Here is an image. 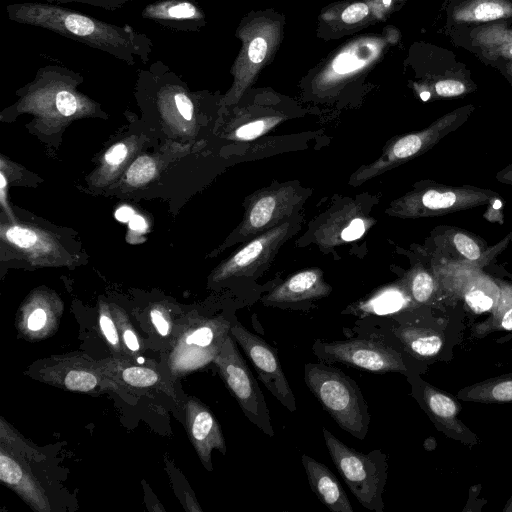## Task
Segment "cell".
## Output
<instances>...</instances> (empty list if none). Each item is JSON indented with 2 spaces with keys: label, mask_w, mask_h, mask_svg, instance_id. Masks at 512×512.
<instances>
[{
  "label": "cell",
  "mask_w": 512,
  "mask_h": 512,
  "mask_svg": "<svg viewBox=\"0 0 512 512\" xmlns=\"http://www.w3.org/2000/svg\"><path fill=\"white\" fill-rule=\"evenodd\" d=\"M381 33L357 35L338 46L304 78L310 93L324 97L363 80L382 60L394 37Z\"/></svg>",
  "instance_id": "cell-1"
},
{
  "label": "cell",
  "mask_w": 512,
  "mask_h": 512,
  "mask_svg": "<svg viewBox=\"0 0 512 512\" xmlns=\"http://www.w3.org/2000/svg\"><path fill=\"white\" fill-rule=\"evenodd\" d=\"M285 25V15L274 8L254 9L242 18L236 31L241 49L233 66L232 102H239L273 61L284 39Z\"/></svg>",
  "instance_id": "cell-2"
},
{
  "label": "cell",
  "mask_w": 512,
  "mask_h": 512,
  "mask_svg": "<svg viewBox=\"0 0 512 512\" xmlns=\"http://www.w3.org/2000/svg\"><path fill=\"white\" fill-rule=\"evenodd\" d=\"M304 381L341 429L359 440L365 439L371 415L358 384L352 378L327 363H307Z\"/></svg>",
  "instance_id": "cell-3"
},
{
  "label": "cell",
  "mask_w": 512,
  "mask_h": 512,
  "mask_svg": "<svg viewBox=\"0 0 512 512\" xmlns=\"http://www.w3.org/2000/svg\"><path fill=\"white\" fill-rule=\"evenodd\" d=\"M500 195L490 188L422 180L393 201L386 213L403 219L443 216L488 205Z\"/></svg>",
  "instance_id": "cell-4"
},
{
  "label": "cell",
  "mask_w": 512,
  "mask_h": 512,
  "mask_svg": "<svg viewBox=\"0 0 512 512\" xmlns=\"http://www.w3.org/2000/svg\"><path fill=\"white\" fill-rule=\"evenodd\" d=\"M330 457L353 496L364 508L383 512L382 498L388 475L387 456L375 449L367 454L345 445L327 428H322Z\"/></svg>",
  "instance_id": "cell-5"
},
{
  "label": "cell",
  "mask_w": 512,
  "mask_h": 512,
  "mask_svg": "<svg viewBox=\"0 0 512 512\" xmlns=\"http://www.w3.org/2000/svg\"><path fill=\"white\" fill-rule=\"evenodd\" d=\"M472 110L471 106L454 110L441 116L422 130L391 139L374 162L363 165L353 174L351 184L359 185L423 155L462 126Z\"/></svg>",
  "instance_id": "cell-6"
},
{
  "label": "cell",
  "mask_w": 512,
  "mask_h": 512,
  "mask_svg": "<svg viewBox=\"0 0 512 512\" xmlns=\"http://www.w3.org/2000/svg\"><path fill=\"white\" fill-rule=\"evenodd\" d=\"M214 362L245 416L273 437L275 433L263 392L231 336L225 338Z\"/></svg>",
  "instance_id": "cell-7"
},
{
  "label": "cell",
  "mask_w": 512,
  "mask_h": 512,
  "mask_svg": "<svg viewBox=\"0 0 512 512\" xmlns=\"http://www.w3.org/2000/svg\"><path fill=\"white\" fill-rule=\"evenodd\" d=\"M314 355L324 363H341L373 373L402 372L401 356L378 338H352L326 342L316 340Z\"/></svg>",
  "instance_id": "cell-8"
},
{
  "label": "cell",
  "mask_w": 512,
  "mask_h": 512,
  "mask_svg": "<svg viewBox=\"0 0 512 512\" xmlns=\"http://www.w3.org/2000/svg\"><path fill=\"white\" fill-rule=\"evenodd\" d=\"M305 197L300 188L292 183L277 184L258 191L248 203L238 236L251 240L282 224L301 207Z\"/></svg>",
  "instance_id": "cell-9"
},
{
  "label": "cell",
  "mask_w": 512,
  "mask_h": 512,
  "mask_svg": "<svg viewBox=\"0 0 512 512\" xmlns=\"http://www.w3.org/2000/svg\"><path fill=\"white\" fill-rule=\"evenodd\" d=\"M230 333L251 361L261 382L290 412L296 411V399L282 370L277 351L261 337L235 322Z\"/></svg>",
  "instance_id": "cell-10"
},
{
  "label": "cell",
  "mask_w": 512,
  "mask_h": 512,
  "mask_svg": "<svg viewBox=\"0 0 512 512\" xmlns=\"http://www.w3.org/2000/svg\"><path fill=\"white\" fill-rule=\"evenodd\" d=\"M345 0L323 8L317 20V37L328 41L358 32L384 20L392 0Z\"/></svg>",
  "instance_id": "cell-11"
},
{
  "label": "cell",
  "mask_w": 512,
  "mask_h": 512,
  "mask_svg": "<svg viewBox=\"0 0 512 512\" xmlns=\"http://www.w3.org/2000/svg\"><path fill=\"white\" fill-rule=\"evenodd\" d=\"M290 221L271 228L251 239L222 268L221 276H252L265 267L292 233Z\"/></svg>",
  "instance_id": "cell-12"
},
{
  "label": "cell",
  "mask_w": 512,
  "mask_h": 512,
  "mask_svg": "<svg viewBox=\"0 0 512 512\" xmlns=\"http://www.w3.org/2000/svg\"><path fill=\"white\" fill-rule=\"evenodd\" d=\"M332 288L318 268L300 271L275 287L264 297L263 303L270 306H285L326 297Z\"/></svg>",
  "instance_id": "cell-13"
},
{
  "label": "cell",
  "mask_w": 512,
  "mask_h": 512,
  "mask_svg": "<svg viewBox=\"0 0 512 512\" xmlns=\"http://www.w3.org/2000/svg\"><path fill=\"white\" fill-rule=\"evenodd\" d=\"M440 232L437 238L440 239L442 249L448 248L450 256L463 264L464 262L476 263L482 260L492 259L510 241L509 236L496 246L488 244L479 236L459 227L444 226L438 227Z\"/></svg>",
  "instance_id": "cell-14"
},
{
  "label": "cell",
  "mask_w": 512,
  "mask_h": 512,
  "mask_svg": "<svg viewBox=\"0 0 512 512\" xmlns=\"http://www.w3.org/2000/svg\"><path fill=\"white\" fill-rule=\"evenodd\" d=\"M302 464L311 490L332 512H353L354 509L334 473L309 455L302 454Z\"/></svg>",
  "instance_id": "cell-15"
},
{
  "label": "cell",
  "mask_w": 512,
  "mask_h": 512,
  "mask_svg": "<svg viewBox=\"0 0 512 512\" xmlns=\"http://www.w3.org/2000/svg\"><path fill=\"white\" fill-rule=\"evenodd\" d=\"M190 433L197 451L207 467H211V451L226 453L221 428L213 414L203 405L191 403L188 412Z\"/></svg>",
  "instance_id": "cell-16"
},
{
  "label": "cell",
  "mask_w": 512,
  "mask_h": 512,
  "mask_svg": "<svg viewBox=\"0 0 512 512\" xmlns=\"http://www.w3.org/2000/svg\"><path fill=\"white\" fill-rule=\"evenodd\" d=\"M350 213V212H349ZM341 222L343 224L341 231L339 232L336 243H344L351 242L359 239L364 235L367 230V227L371 223L369 219L364 218L358 215V212H351L350 215L348 213L341 212L340 213ZM335 227L340 226L339 221L335 218L333 221ZM340 230V228H336L328 234L332 233V239L336 235V233Z\"/></svg>",
  "instance_id": "cell-17"
},
{
  "label": "cell",
  "mask_w": 512,
  "mask_h": 512,
  "mask_svg": "<svg viewBox=\"0 0 512 512\" xmlns=\"http://www.w3.org/2000/svg\"><path fill=\"white\" fill-rule=\"evenodd\" d=\"M404 304V297L396 289H387L379 292L371 299L360 305L364 313L383 315L398 311Z\"/></svg>",
  "instance_id": "cell-18"
},
{
  "label": "cell",
  "mask_w": 512,
  "mask_h": 512,
  "mask_svg": "<svg viewBox=\"0 0 512 512\" xmlns=\"http://www.w3.org/2000/svg\"><path fill=\"white\" fill-rule=\"evenodd\" d=\"M283 119V116L278 114L265 115L260 118H256L238 127L235 131V137L241 141L254 140L270 131L276 125L281 123Z\"/></svg>",
  "instance_id": "cell-19"
},
{
  "label": "cell",
  "mask_w": 512,
  "mask_h": 512,
  "mask_svg": "<svg viewBox=\"0 0 512 512\" xmlns=\"http://www.w3.org/2000/svg\"><path fill=\"white\" fill-rule=\"evenodd\" d=\"M155 164L147 156L139 157L128 169L126 177L129 184L137 186L148 182L155 174Z\"/></svg>",
  "instance_id": "cell-20"
},
{
  "label": "cell",
  "mask_w": 512,
  "mask_h": 512,
  "mask_svg": "<svg viewBox=\"0 0 512 512\" xmlns=\"http://www.w3.org/2000/svg\"><path fill=\"white\" fill-rule=\"evenodd\" d=\"M434 290V281L430 273L424 269H418L411 279V293L413 298L424 303L431 297Z\"/></svg>",
  "instance_id": "cell-21"
},
{
  "label": "cell",
  "mask_w": 512,
  "mask_h": 512,
  "mask_svg": "<svg viewBox=\"0 0 512 512\" xmlns=\"http://www.w3.org/2000/svg\"><path fill=\"white\" fill-rule=\"evenodd\" d=\"M122 379L134 387H148L157 382L158 376L149 368L128 367L122 372Z\"/></svg>",
  "instance_id": "cell-22"
},
{
  "label": "cell",
  "mask_w": 512,
  "mask_h": 512,
  "mask_svg": "<svg viewBox=\"0 0 512 512\" xmlns=\"http://www.w3.org/2000/svg\"><path fill=\"white\" fill-rule=\"evenodd\" d=\"M64 385L72 391L88 392L95 388L97 379L92 373L74 370L66 375Z\"/></svg>",
  "instance_id": "cell-23"
},
{
  "label": "cell",
  "mask_w": 512,
  "mask_h": 512,
  "mask_svg": "<svg viewBox=\"0 0 512 512\" xmlns=\"http://www.w3.org/2000/svg\"><path fill=\"white\" fill-rule=\"evenodd\" d=\"M411 350L420 356L435 355L442 346L441 339L436 335L417 336L407 340Z\"/></svg>",
  "instance_id": "cell-24"
},
{
  "label": "cell",
  "mask_w": 512,
  "mask_h": 512,
  "mask_svg": "<svg viewBox=\"0 0 512 512\" xmlns=\"http://www.w3.org/2000/svg\"><path fill=\"white\" fill-rule=\"evenodd\" d=\"M0 477L9 485H18L23 478V471L18 463L3 453L0 455Z\"/></svg>",
  "instance_id": "cell-25"
},
{
  "label": "cell",
  "mask_w": 512,
  "mask_h": 512,
  "mask_svg": "<svg viewBox=\"0 0 512 512\" xmlns=\"http://www.w3.org/2000/svg\"><path fill=\"white\" fill-rule=\"evenodd\" d=\"M428 405L432 412L440 417H452L456 412L455 403L447 396L440 393H430Z\"/></svg>",
  "instance_id": "cell-26"
},
{
  "label": "cell",
  "mask_w": 512,
  "mask_h": 512,
  "mask_svg": "<svg viewBox=\"0 0 512 512\" xmlns=\"http://www.w3.org/2000/svg\"><path fill=\"white\" fill-rule=\"evenodd\" d=\"M6 238L21 248H29L37 241L36 234L29 229L12 227L6 231Z\"/></svg>",
  "instance_id": "cell-27"
},
{
  "label": "cell",
  "mask_w": 512,
  "mask_h": 512,
  "mask_svg": "<svg viewBox=\"0 0 512 512\" xmlns=\"http://www.w3.org/2000/svg\"><path fill=\"white\" fill-rule=\"evenodd\" d=\"M65 25L68 30L78 35L91 33L95 28L93 22L89 18L76 14L68 15L65 19Z\"/></svg>",
  "instance_id": "cell-28"
},
{
  "label": "cell",
  "mask_w": 512,
  "mask_h": 512,
  "mask_svg": "<svg viewBox=\"0 0 512 512\" xmlns=\"http://www.w3.org/2000/svg\"><path fill=\"white\" fill-rule=\"evenodd\" d=\"M504 8L493 2L481 3L476 7L473 18L480 21H488L500 18L504 15Z\"/></svg>",
  "instance_id": "cell-29"
},
{
  "label": "cell",
  "mask_w": 512,
  "mask_h": 512,
  "mask_svg": "<svg viewBox=\"0 0 512 512\" xmlns=\"http://www.w3.org/2000/svg\"><path fill=\"white\" fill-rule=\"evenodd\" d=\"M435 92L441 97H455L466 92L465 85L458 80H440L434 86Z\"/></svg>",
  "instance_id": "cell-30"
},
{
  "label": "cell",
  "mask_w": 512,
  "mask_h": 512,
  "mask_svg": "<svg viewBox=\"0 0 512 512\" xmlns=\"http://www.w3.org/2000/svg\"><path fill=\"white\" fill-rule=\"evenodd\" d=\"M56 106L62 115L70 116L76 111L77 102L70 92L60 91L56 96Z\"/></svg>",
  "instance_id": "cell-31"
},
{
  "label": "cell",
  "mask_w": 512,
  "mask_h": 512,
  "mask_svg": "<svg viewBox=\"0 0 512 512\" xmlns=\"http://www.w3.org/2000/svg\"><path fill=\"white\" fill-rule=\"evenodd\" d=\"M466 301L476 311H485L492 306V299L481 291H472L467 294Z\"/></svg>",
  "instance_id": "cell-32"
},
{
  "label": "cell",
  "mask_w": 512,
  "mask_h": 512,
  "mask_svg": "<svg viewBox=\"0 0 512 512\" xmlns=\"http://www.w3.org/2000/svg\"><path fill=\"white\" fill-rule=\"evenodd\" d=\"M212 339V330L209 327H202L190 334L186 339V343L189 345L207 346L211 343Z\"/></svg>",
  "instance_id": "cell-33"
},
{
  "label": "cell",
  "mask_w": 512,
  "mask_h": 512,
  "mask_svg": "<svg viewBox=\"0 0 512 512\" xmlns=\"http://www.w3.org/2000/svg\"><path fill=\"white\" fill-rule=\"evenodd\" d=\"M127 155V148L124 144L113 145L105 154V160L110 165L120 164Z\"/></svg>",
  "instance_id": "cell-34"
},
{
  "label": "cell",
  "mask_w": 512,
  "mask_h": 512,
  "mask_svg": "<svg viewBox=\"0 0 512 512\" xmlns=\"http://www.w3.org/2000/svg\"><path fill=\"white\" fill-rule=\"evenodd\" d=\"M502 202L499 198H496L491 203L488 204V209L484 213V217L490 222H498L499 224H503L504 216L501 211Z\"/></svg>",
  "instance_id": "cell-35"
},
{
  "label": "cell",
  "mask_w": 512,
  "mask_h": 512,
  "mask_svg": "<svg viewBox=\"0 0 512 512\" xmlns=\"http://www.w3.org/2000/svg\"><path fill=\"white\" fill-rule=\"evenodd\" d=\"M100 327L103 334L111 344H118V334L116 328L112 320L107 315L102 314L100 316Z\"/></svg>",
  "instance_id": "cell-36"
},
{
  "label": "cell",
  "mask_w": 512,
  "mask_h": 512,
  "mask_svg": "<svg viewBox=\"0 0 512 512\" xmlns=\"http://www.w3.org/2000/svg\"><path fill=\"white\" fill-rule=\"evenodd\" d=\"M175 103L181 116L186 120H191L193 105L190 99L186 95L178 93L175 95Z\"/></svg>",
  "instance_id": "cell-37"
},
{
  "label": "cell",
  "mask_w": 512,
  "mask_h": 512,
  "mask_svg": "<svg viewBox=\"0 0 512 512\" xmlns=\"http://www.w3.org/2000/svg\"><path fill=\"white\" fill-rule=\"evenodd\" d=\"M492 395L500 401L512 400V381H505L496 385L492 390Z\"/></svg>",
  "instance_id": "cell-38"
},
{
  "label": "cell",
  "mask_w": 512,
  "mask_h": 512,
  "mask_svg": "<svg viewBox=\"0 0 512 512\" xmlns=\"http://www.w3.org/2000/svg\"><path fill=\"white\" fill-rule=\"evenodd\" d=\"M169 14L174 18H191L195 15V8L189 3H180L171 7Z\"/></svg>",
  "instance_id": "cell-39"
},
{
  "label": "cell",
  "mask_w": 512,
  "mask_h": 512,
  "mask_svg": "<svg viewBox=\"0 0 512 512\" xmlns=\"http://www.w3.org/2000/svg\"><path fill=\"white\" fill-rule=\"evenodd\" d=\"M46 313L42 309H36L29 317L28 327L31 330H39L46 323Z\"/></svg>",
  "instance_id": "cell-40"
},
{
  "label": "cell",
  "mask_w": 512,
  "mask_h": 512,
  "mask_svg": "<svg viewBox=\"0 0 512 512\" xmlns=\"http://www.w3.org/2000/svg\"><path fill=\"white\" fill-rule=\"evenodd\" d=\"M151 319L153 321V324L155 325L157 331L162 335L166 336L169 331V326L166 320L164 319L163 315L157 311L153 310L151 312Z\"/></svg>",
  "instance_id": "cell-41"
},
{
  "label": "cell",
  "mask_w": 512,
  "mask_h": 512,
  "mask_svg": "<svg viewBox=\"0 0 512 512\" xmlns=\"http://www.w3.org/2000/svg\"><path fill=\"white\" fill-rule=\"evenodd\" d=\"M496 180L505 185L512 186V163L499 170L495 176Z\"/></svg>",
  "instance_id": "cell-42"
},
{
  "label": "cell",
  "mask_w": 512,
  "mask_h": 512,
  "mask_svg": "<svg viewBox=\"0 0 512 512\" xmlns=\"http://www.w3.org/2000/svg\"><path fill=\"white\" fill-rule=\"evenodd\" d=\"M134 215L133 209L129 206H122L115 212V217L120 222H129Z\"/></svg>",
  "instance_id": "cell-43"
},
{
  "label": "cell",
  "mask_w": 512,
  "mask_h": 512,
  "mask_svg": "<svg viewBox=\"0 0 512 512\" xmlns=\"http://www.w3.org/2000/svg\"><path fill=\"white\" fill-rule=\"evenodd\" d=\"M128 223L129 227L137 232H144L147 228L146 221L140 215H134Z\"/></svg>",
  "instance_id": "cell-44"
},
{
  "label": "cell",
  "mask_w": 512,
  "mask_h": 512,
  "mask_svg": "<svg viewBox=\"0 0 512 512\" xmlns=\"http://www.w3.org/2000/svg\"><path fill=\"white\" fill-rule=\"evenodd\" d=\"M124 341L126 346L132 350L137 351L139 349V343L136 335L131 330H126L124 332Z\"/></svg>",
  "instance_id": "cell-45"
},
{
  "label": "cell",
  "mask_w": 512,
  "mask_h": 512,
  "mask_svg": "<svg viewBox=\"0 0 512 512\" xmlns=\"http://www.w3.org/2000/svg\"><path fill=\"white\" fill-rule=\"evenodd\" d=\"M502 326L507 330H512V308L505 313Z\"/></svg>",
  "instance_id": "cell-46"
},
{
  "label": "cell",
  "mask_w": 512,
  "mask_h": 512,
  "mask_svg": "<svg viewBox=\"0 0 512 512\" xmlns=\"http://www.w3.org/2000/svg\"><path fill=\"white\" fill-rule=\"evenodd\" d=\"M431 94L429 91H423L420 93V98L423 100V101H427L429 98H430Z\"/></svg>",
  "instance_id": "cell-47"
},
{
  "label": "cell",
  "mask_w": 512,
  "mask_h": 512,
  "mask_svg": "<svg viewBox=\"0 0 512 512\" xmlns=\"http://www.w3.org/2000/svg\"><path fill=\"white\" fill-rule=\"evenodd\" d=\"M508 236H509L510 241H512V230H511V232L508 234Z\"/></svg>",
  "instance_id": "cell-48"
}]
</instances>
